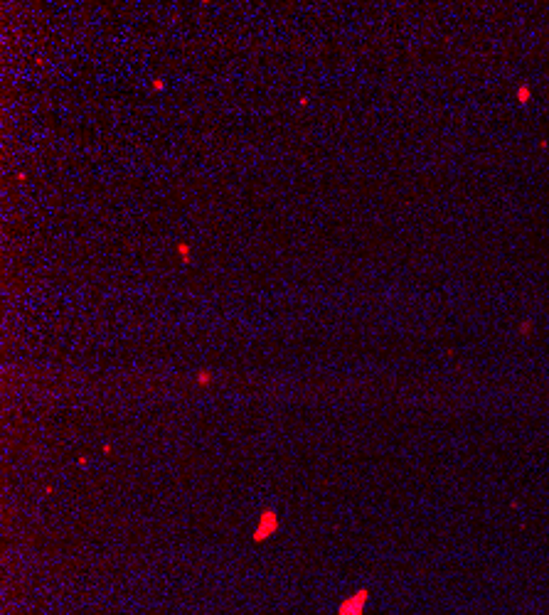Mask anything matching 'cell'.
<instances>
[{
    "label": "cell",
    "instance_id": "cell-1",
    "mask_svg": "<svg viewBox=\"0 0 549 615\" xmlns=\"http://www.w3.org/2000/svg\"><path fill=\"white\" fill-rule=\"evenodd\" d=\"M276 529H278V515L273 512V510H266V512L261 515V519H259V524H256V529H254L251 539L254 541H264V539H268V536H271Z\"/></svg>",
    "mask_w": 549,
    "mask_h": 615
},
{
    "label": "cell",
    "instance_id": "cell-2",
    "mask_svg": "<svg viewBox=\"0 0 549 615\" xmlns=\"http://www.w3.org/2000/svg\"><path fill=\"white\" fill-rule=\"evenodd\" d=\"M365 601H367V593L360 591L357 596L348 598V601H345L343 606H340V615H360L362 613V606H365Z\"/></svg>",
    "mask_w": 549,
    "mask_h": 615
},
{
    "label": "cell",
    "instance_id": "cell-3",
    "mask_svg": "<svg viewBox=\"0 0 549 615\" xmlns=\"http://www.w3.org/2000/svg\"><path fill=\"white\" fill-rule=\"evenodd\" d=\"M530 99H532V89H530V86H527V84H520V86H517V101H520V103H527Z\"/></svg>",
    "mask_w": 549,
    "mask_h": 615
},
{
    "label": "cell",
    "instance_id": "cell-4",
    "mask_svg": "<svg viewBox=\"0 0 549 615\" xmlns=\"http://www.w3.org/2000/svg\"><path fill=\"white\" fill-rule=\"evenodd\" d=\"M195 381H198L200 386H207L212 381V372H200V374H195Z\"/></svg>",
    "mask_w": 549,
    "mask_h": 615
},
{
    "label": "cell",
    "instance_id": "cell-5",
    "mask_svg": "<svg viewBox=\"0 0 549 615\" xmlns=\"http://www.w3.org/2000/svg\"><path fill=\"white\" fill-rule=\"evenodd\" d=\"M180 254V258H183V263H190V244H178V249H175Z\"/></svg>",
    "mask_w": 549,
    "mask_h": 615
},
{
    "label": "cell",
    "instance_id": "cell-6",
    "mask_svg": "<svg viewBox=\"0 0 549 615\" xmlns=\"http://www.w3.org/2000/svg\"><path fill=\"white\" fill-rule=\"evenodd\" d=\"M520 333H522V335H530V333H532V323H530V320H522Z\"/></svg>",
    "mask_w": 549,
    "mask_h": 615
},
{
    "label": "cell",
    "instance_id": "cell-7",
    "mask_svg": "<svg viewBox=\"0 0 549 615\" xmlns=\"http://www.w3.org/2000/svg\"><path fill=\"white\" fill-rule=\"evenodd\" d=\"M153 89L155 91H163L165 89V81L163 79H153Z\"/></svg>",
    "mask_w": 549,
    "mask_h": 615
}]
</instances>
